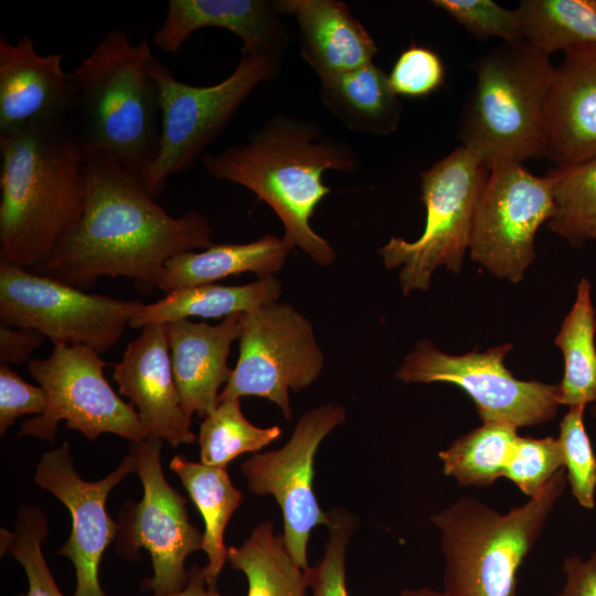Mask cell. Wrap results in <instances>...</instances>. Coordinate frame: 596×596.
<instances>
[{"label":"cell","mask_w":596,"mask_h":596,"mask_svg":"<svg viewBox=\"0 0 596 596\" xmlns=\"http://www.w3.org/2000/svg\"><path fill=\"white\" fill-rule=\"evenodd\" d=\"M47 521L41 510L22 507L13 533L1 530V544L23 566L29 589L22 596H64L58 589L42 553Z\"/></svg>","instance_id":"33"},{"label":"cell","mask_w":596,"mask_h":596,"mask_svg":"<svg viewBox=\"0 0 596 596\" xmlns=\"http://www.w3.org/2000/svg\"><path fill=\"white\" fill-rule=\"evenodd\" d=\"M291 251L283 237L270 234L249 243L213 244L201 252L189 251L167 262L158 288L169 294L244 273L264 278L279 272Z\"/></svg>","instance_id":"23"},{"label":"cell","mask_w":596,"mask_h":596,"mask_svg":"<svg viewBox=\"0 0 596 596\" xmlns=\"http://www.w3.org/2000/svg\"><path fill=\"white\" fill-rule=\"evenodd\" d=\"M557 438L519 436L509 456L503 477L532 498L563 468Z\"/></svg>","instance_id":"35"},{"label":"cell","mask_w":596,"mask_h":596,"mask_svg":"<svg viewBox=\"0 0 596 596\" xmlns=\"http://www.w3.org/2000/svg\"><path fill=\"white\" fill-rule=\"evenodd\" d=\"M143 306L86 292L31 269L0 263V322L34 329L53 345H85L99 354L110 349Z\"/></svg>","instance_id":"9"},{"label":"cell","mask_w":596,"mask_h":596,"mask_svg":"<svg viewBox=\"0 0 596 596\" xmlns=\"http://www.w3.org/2000/svg\"><path fill=\"white\" fill-rule=\"evenodd\" d=\"M0 263L33 269L73 231L86 201V157L71 118L0 136Z\"/></svg>","instance_id":"3"},{"label":"cell","mask_w":596,"mask_h":596,"mask_svg":"<svg viewBox=\"0 0 596 596\" xmlns=\"http://www.w3.org/2000/svg\"><path fill=\"white\" fill-rule=\"evenodd\" d=\"M518 437V427L513 424L482 423L438 453L443 472L462 487H490L503 477Z\"/></svg>","instance_id":"30"},{"label":"cell","mask_w":596,"mask_h":596,"mask_svg":"<svg viewBox=\"0 0 596 596\" xmlns=\"http://www.w3.org/2000/svg\"><path fill=\"white\" fill-rule=\"evenodd\" d=\"M238 341V360L219 402L264 397L291 419L289 390L311 385L324 364L311 322L291 305L275 301L242 315Z\"/></svg>","instance_id":"11"},{"label":"cell","mask_w":596,"mask_h":596,"mask_svg":"<svg viewBox=\"0 0 596 596\" xmlns=\"http://www.w3.org/2000/svg\"><path fill=\"white\" fill-rule=\"evenodd\" d=\"M161 446L162 439L153 436L131 445L143 497L131 513L125 538L127 551L142 547L151 556L153 575L142 582V589L151 590L152 596H169L183 588L190 574L185 558L203 545V533L189 521L187 500L163 476Z\"/></svg>","instance_id":"15"},{"label":"cell","mask_w":596,"mask_h":596,"mask_svg":"<svg viewBox=\"0 0 596 596\" xmlns=\"http://www.w3.org/2000/svg\"><path fill=\"white\" fill-rule=\"evenodd\" d=\"M62 57L39 54L28 35L12 44L0 33V136L36 121L71 118L74 84Z\"/></svg>","instance_id":"18"},{"label":"cell","mask_w":596,"mask_h":596,"mask_svg":"<svg viewBox=\"0 0 596 596\" xmlns=\"http://www.w3.org/2000/svg\"><path fill=\"white\" fill-rule=\"evenodd\" d=\"M150 42L134 44L121 29L104 39L71 73V121L86 156L106 155L142 183L159 150V87Z\"/></svg>","instance_id":"4"},{"label":"cell","mask_w":596,"mask_h":596,"mask_svg":"<svg viewBox=\"0 0 596 596\" xmlns=\"http://www.w3.org/2000/svg\"><path fill=\"white\" fill-rule=\"evenodd\" d=\"M432 4L479 40L498 38L508 44L524 41L515 9H507L492 0H433Z\"/></svg>","instance_id":"37"},{"label":"cell","mask_w":596,"mask_h":596,"mask_svg":"<svg viewBox=\"0 0 596 596\" xmlns=\"http://www.w3.org/2000/svg\"><path fill=\"white\" fill-rule=\"evenodd\" d=\"M108 364L94 349L85 345H53L51 354L32 359L28 364L31 376L47 396L42 415L25 421L18 436H33L53 443L57 425L95 440L109 433L141 441L147 437L137 411L124 402L104 375Z\"/></svg>","instance_id":"10"},{"label":"cell","mask_w":596,"mask_h":596,"mask_svg":"<svg viewBox=\"0 0 596 596\" xmlns=\"http://www.w3.org/2000/svg\"><path fill=\"white\" fill-rule=\"evenodd\" d=\"M86 201L73 231L31 269L88 289L102 277H127L149 294L168 260L213 245L210 220L194 210L170 215L143 183L106 155L86 156Z\"/></svg>","instance_id":"1"},{"label":"cell","mask_w":596,"mask_h":596,"mask_svg":"<svg viewBox=\"0 0 596 596\" xmlns=\"http://www.w3.org/2000/svg\"><path fill=\"white\" fill-rule=\"evenodd\" d=\"M513 348L504 342L486 351L461 355L443 352L429 340H421L404 358L395 377L403 383H449L472 400L486 422H504L519 427L546 423L556 416L560 386L517 379L504 365Z\"/></svg>","instance_id":"12"},{"label":"cell","mask_w":596,"mask_h":596,"mask_svg":"<svg viewBox=\"0 0 596 596\" xmlns=\"http://www.w3.org/2000/svg\"><path fill=\"white\" fill-rule=\"evenodd\" d=\"M566 481L561 468L540 492L504 514L472 497L433 514L445 556V596H515L517 574Z\"/></svg>","instance_id":"5"},{"label":"cell","mask_w":596,"mask_h":596,"mask_svg":"<svg viewBox=\"0 0 596 596\" xmlns=\"http://www.w3.org/2000/svg\"><path fill=\"white\" fill-rule=\"evenodd\" d=\"M545 158L557 168L596 158V46L564 53L544 105Z\"/></svg>","instance_id":"19"},{"label":"cell","mask_w":596,"mask_h":596,"mask_svg":"<svg viewBox=\"0 0 596 596\" xmlns=\"http://www.w3.org/2000/svg\"><path fill=\"white\" fill-rule=\"evenodd\" d=\"M189 573L185 586L169 596H222L217 588H211L207 585L203 567L193 565Z\"/></svg>","instance_id":"42"},{"label":"cell","mask_w":596,"mask_h":596,"mask_svg":"<svg viewBox=\"0 0 596 596\" xmlns=\"http://www.w3.org/2000/svg\"><path fill=\"white\" fill-rule=\"evenodd\" d=\"M280 66L281 57L242 53L225 79L193 86L178 81L155 56L150 70L159 87L161 134L157 158L143 182L150 196L156 200L171 175L201 159L256 87L274 79Z\"/></svg>","instance_id":"7"},{"label":"cell","mask_w":596,"mask_h":596,"mask_svg":"<svg viewBox=\"0 0 596 596\" xmlns=\"http://www.w3.org/2000/svg\"><path fill=\"white\" fill-rule=\"evenodd\" d=\"M547 175L554 200L549 228L573 247L596 241V158L572 167H555Z\"/></svg>","instance_id":"31"},{"label":"cell","mask_w":596,"mask_h":596,"mask_svg":"<svg viewBox=\"0 0 596 596\" xmlns=\"http://www.w3.org/2000/svg\"><path fill=\"white\" fill-rule=\"evenodd\" d=\"M320 81L322 105L347 129L371 136L397 130L403 105L389 75L373 62Z\"/></svg>","instance_id":"24"},{"label":"cell","mask_w":596,"mask_h":596,"mask_svg":"<svg viewBox=\"0 0 596 596\" xmlns=\"http://www.w3.org/2000/svg\"><path fill=\"white\" fill-rule=\"evenodd\" d=\"M554 213L553 184L522 163H493L475 212L470 259L491 275L517 284L535 259L538 230Z\"/></svg>","instance_id":"13"},{"label":"cell","mask_w":596,"mask_h":596,"mask_svg":"<svg viewBox=\"0 0 596 596\" xmlns=\"http://www.w3.org/2000/svg\"><path fill=\"white\" fill-rule=\"evenodd\" d=\"M596 311L587 278L577 284L575 300L554 339L564 361L561 405L586 406L596 402Z\"/></svg>","instance_id":"27"},{"label":"cell","mask_w":596,"mask_h":596,"mask_svg":"<svg viewBox=\"0 0 596 596\" xmlns=\"http://www.w3.org/2000/svg\"><path fill=\"white\" fill-rule=\"evenodd\" d=\"M476 83L464 104L458 138L487 168L545 158L544 105L554 65L523 41L479 56Z\"/></svg>","instance_id":"6"},{"label":"cell","mask_w":596,"mask_h":596,"mask_svg":"<svg viewBox=\"0 0 596 596\" xmlns=\"http://www.w3.org/2000/svg\"><path fill=\"white\" fill-rule=\"evenodd\" d=\"M563 573L565 584L558 596H596V553L587 560L566 557Z\"/></svg>","instance_id":"41"},{"label":"cell","mask_w":596,"mask_h":596,"mask_svg":"<svg viewBox=\"0 0 596 596\" xmlns=\"http://www.w3.org/2000/svg\"><path fill=\"white\" fill-rule=\"evenodd\" d=\"M242 315L228 316L217 324L189 319L164 324L174 382L190 418L194 413L205 417L219 406V390L233 372L227 361L241 336Z\"/></svg>","instance_id":"21"},{"label":"cell","mask_w":596,"mask_h":596,"mask_svg":"<svg viewBox=\"0 0 596 596\" xmlns=\"http://www.w3.org/2000/svg\"><path fill=\"white\" fill-rule=\"evenodd\" d=\"M329 512V536L321 561L307 570L312 596H349L345 585V552L358 519L351 512L334 508Z\"/></svg>","instance_id":"36"},{"label":"cell","mask_w":596,"mask_h":596,"mask_svg":"<svg viewBox=\"0 0 596 596\" xmlns=\"http://www.w3.org/2000/svg\"><path fill=\"white\" fill-rule=\"evenodd\" d=\"M345 421L338 403L311 408L299 418L290 439L279 449L256 454L241 465L248 489L273 496L284 518V541L292 560L308 570L307 546L311 530L329 526L313 491V462L321 441Z\"/></svg>","instance_id":"14"},{"label":"cell","mask_w":596,"mask_h":596,"mask_svg":"<svg viewBox=\"0 0 596 596\" xmlns=\"http://www.w3.org/2000/svg\"><path fill=\"white\" fill-rule=\"evenodd\" d=\"M113 379L137 411L147 436L172 447L195 440L174 382L164 324L142 328L114 365Z\"/></svg>","instance_id":"17"},{"label":"cell","mask_w":596,"mask_h":596,"mask_svg":"<svg viewBox=\"0 0 596 596\" xmlns=\"http://www.w3.org/2000/svg\"><path fill=\"white\" fill-rule=\"evenodd\" d=\"M216 180L237 183L274 210L284 225V241L315 263L330 265L336 252L310 225L318 204L331 192L322 181L327 170L352 173L359 155L313 120L277 114L245 141L201 158Z\"/></svg>","instance_id":"2"},{"label":"cell","mask_w":596,"mask_h":596,"mask_svg":"<svg viewBox=\"0 0 596 596\" xmlns=\"http://www.w3.org/2000/svg\"><path fill=\"white\" fill-rule=\"evenodd\" d=\"M592 415L596 418V405H594L590 409Z\"/></svg>","instance_id":"44"},{"label":"cell","mask_w":596,"mask_h":596,"mask_svg":"<svg viewBox=\"0 0 596 596\" xmlns=\"http://www.w3.org/2000/svg\"><path fill=\"white\" fill-rule=\"evenodd\" d=\"M281 283L272 275L240 286L207 284L185 287L156 302L145 305L132 316L129 327L166 324L173 321L200 318H221L249 312L278 301Z\"/></svg>","instance_id":"25"},{"label":"cell","mask_w":596,"mask_h":596,"mask_svg":"<svg viewBox=\"0 0 596 596\" xmlns=\"http://www.w3.org/2000/svg\"><path fill=\"white\" fill-rule=\"evenodd\" d=\"M203 28L225 29L236 34L242 53L283 57L289 33L268 0H169L161 26L152 42L167 53L178 52L188 38Z\"/></svg>","instance_id":"20"},{"label":"cell","mask_w":596,"mask_h":596,"mask_svg":"<svg viewBox=\"0 0 596 596\" xmlns=\"http://www.w3.org/2000/svg\"><path fill=\"white\" fill-rule=\"evenodd\" d=\"M280 435L279 426L253 425L242 413L240 398L221 402L200 426L201 462L225 469L237 456L258 451Z\"/></svg>","instance_id":"32"},{"label":"cell","mask_w":596,"mask_h":596,"mask_svg":"<svg viewBox=\"0 0 596 596\" xmlns=\"http://www.w3.org/2000/svg\"><path fill=\"white\" fill-rule=\"evenodd\" d=\"M278 13L295 18L300 56L321 78L373 62L377 46L349 6L338 0H276Z\"/></svg>","instance_id":"22"},{"label":"cell","mask_w":596,"mask_h":596,"mask_svg":"<svg viewBox=\"0 0 596 596\" xmlns=\"http://www.w3.org/2000/svg\"><path fill=\"white\" fill-rule=\"evenodd\" d=\"M515 10L524 41L549 56L596 46V0H522Z\"/></svg>","instance_id":"29"},{"label":"cell","mask_w":596,"mask_h":596,"mask_svg":"<svg viewBox=\"0 0 596 596\" xmlns=\"http://www.w3.org/2000/svg\"><path fill=\"white\" fill-rule=\"evenodd\" d=\"M389 79L397 96L424 97L444 84L445 66L434 50L412 44L398 55Z\"/></svg>","instance_id":"38"},{"label":"cell","mask_w":596,"mask_h":596,"mask_svg":"<svg viewBox=\"0 0 596 596\" xmlns=\"http://www.w3.org/2000/svg\"><path fill=\"white\" fill-rule=\"evenodd\" d=\"M400 596H445V594L428 587H422L416 589L404 588L400 593Z\"/></svg>","instance_id":"43"},{"label":"cell","mask_w":596,"mask_h":596,"mask_svg":"<svg viewBox=\"0 0 596 596\" xmlns=\"http://www.w3.org/2000/svg\"><path fill=\"white\" fill-rule=\"evenodd\" d=\"M584 406L570 407L560 423L558 441L573 497L586 509L595 507L596 456L584 424Z\"/></svg>","instance_id":"34"},{"label":"cell","mask_w":596,"mask_h":596,"mask_svg":"<svg viewBox=\"0 0 596 596\" xmlns=\"http://www.w3.org/2000/svg\"><path fill=\"white\" fill-rule=\"evenodd\" d=\"M47 396L42 386L25 382L8 364H0V434L7 433L14 422L28 414L42 415Z\"/></svg>","instance_id":"39"},{"label":"cell","mask_w":596,"mask_h":596,"mask_svg":"<svg viewBox=\"0 0 596 596\" xmlns=\"http://www.w3.org/2000/svg\"><path fill=\"white\" fill-rule=\"evenodd\" d=\"M135 472L131 453L105 478L83 480L75 471L68 443L44 453L40 458L35 482L54 494L72 517L70 539L58 551L75 568L74 596H106L99 585L98 567L104 551L115 538L118 524L106 511L110 490L127 475Z\"/></svg>","instance_id":"16"},{"label":"cell","mask_w":596,"mask_h":596,"mask_svg":"<svg viewBox=\"0 0 596 596\" xmlns=\"http://www.w3.org/2000/svg\"><path fill=\"white\" fill-rule=\"evenodd\" d=\"M488 174L489 168L462 146L421 172V200L426 211L423 233L413 242L392 236L379 249L386 269L400 268L404 296L428 290L438 267L461 272Z\"/></svg>","instance_id":"8"},{"label":"cell","mask_w":596,"mask_h":596,"mask_svg":"<svg viewBox=\"0 0 596 596\" xmlns=\"http://www.w3.org/2000/svg\"><path fill=\"white\" fill-rule=\"evenodd\" d=\"M227 560L245 574L247 596H306L309 588L307 570L292 560L270 521L259 523L240 547H228Z\"/></svg>","instance_id":"28"},{"label":"cell","mask_w":596,"mask_h":596,"mask_svg":"<svg viewBox=\"0 0 596 596\" xmlns=\"http://www.w3.org/2000/svg\"><path fill=\"white\" fill-rule=\"evenodd\" d=\"M45 336L30 328H18L1 323L0 326V361L2 364H21L31 361Z\"/></svg>","instance_id":"40"},{"label":"cell","mask_w":596,"mask_h":596,"mask_svg":"<svg viewBox=\"0 0 596 596\" xmlns=\"http://www.w3.org/2000/svg\"><path fill=\"white\" fill-rule=\"evenodd\" d=\"M173 470L198 508L204 521L202 550L207 563L203 567L207 585L217 588L220 573L227 560L224 531L233 513L241 505L242 492L236 489L223 468L188 460L183 455L170 461Z\"/></svg>","instance_id":"26"}]
</instances>
